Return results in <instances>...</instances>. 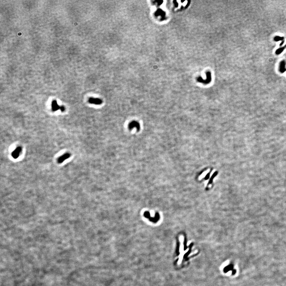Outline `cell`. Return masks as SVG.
Masks as SVG:
<instances>
[{
  "instance_id": "cell-1",
  "label": "cell",
  "mask_w": 286,
  "mask_h": 286,
  "mask_svg": "<svg viewBox=\"0 0 286 286\" xmlns=\"http://www.w3.org/2000/svg\"><path fill=\"white\" fill-rule=\"evenodd\" d=\"M22 150V148L21 147H17L12 153V156L13 158L14 159H16L18 158L20 156V154L21 153Z\"/></svg>"
},
{
  "instance_id": "cell-2",
  "label": "cell",
  "mask_w": 286,
  "mask_h": 286,
  "mask_svg": "<svg viewBox=\"0 0 286 286\" xmlns=\"http://www.w3.org/2000/svg\"><path fill=\"white\" fill-rule=\"evenodd\" d=\"M128 127L130 130L133 128H136L137 130H139L140 128V124L138 122L133 121L129 124Z\"/></svg>"
},
{
  "instance_id": "cell-3",
  "label": "cell",
  "mask_w": 286,
  "mask_h": 286,
  "mask_svg": "<svg viewBox=\"0 0 286 286\" xmlns=\"http://www.w3.org/2000/svg\"><path fill=\"white\" fill-rule=\"evenodd\" d=\"M88 102L90 103L96 105H101L103 103L102 100L100 99L92 98L89 99Z\"/></svg>"
},
{
  "instance_id": "cell-4",
  "label": "cell",
  "mask_w": 286,
  "mask_h": 286,
  "mask_svg": "<svg viewBox=\"0 0 286 286\" xmlns=\"http://www.w3.org/2000/svg\"><path fill=\"white\" fill-rule=\"evenodd\" d=\"M144 216L145 217L148 218L150 220H151V221L153 222H155L157 221V220L158 219V215L157 213L155 215V217H151L150 213L148 211H146L144 213Z\"/></svg>"
},
{
  "instance_id": "cell-5",
  "label": "cell",
  "mask_w": 286,
  "mask_h": 286,
  "mask_svg": "<svg viewBox=\"0 0 286 286\" xmlns=\"http://www.w3.org/2000/svg\"><path fill=\"white\" fill-rule=\"evenodd\" d=\"M71 154L69 153H66V154H64V155H62V156L59 157L57 160V162L59 163H62V162L69 158Z\"/></svg>"
},
{
  "instance_id": "cell-6",
  "label": "cell",
  "mask_w": 286,
  "mask_h": 286,
  "mask_svg": "<svg viewBox=\"0 0 286 286\" xmlns=\"http://www.w3.org/2000/svg\"><path fill=\"white\" fill-rule=\"evenodd\" d=\"M285 65H286V62L285 61H282L280 62V64H279V71L281 73H284L285 71H286V69L285 68Z\"/></svg>"
},
{
  "instance_id": "cell-7",
  "label": "cell",
  "mask_w": 286,
  "mask_h": 286,
  "mask_svg": "<svg viewBox=\"0 0 286 286\" xmlns=\"http://www.w3.org/2000/svg\"><path fill=\"white\" fill-rule=\"evenodd\" d=\"M51 106H52V109L54 112H55V111H58V110L60 109V107H61L58 104L57 101H56V100H53L52 101Z\"/></svg>"
},
{
  "instance_id": "cell-8",
  "label": "cell",
  "mask_w": 286,
  "mask_h": 286,
  "mask_svg": "<svg viewBox=\"0 0 286 286\" xmlns=\"http://www.w3.org/2000/svg\"><path fill=\"white\" fill-rule=\"evenodd\" d=\"M285 47H282L279 48V49H278L275 51V54L277 55H279L284 51V50H285Z\"/></svg>"
},
{
  "instance_id": "cell-9",
  "label": "cell",
  "mask_w": 286,
  "mask_h": 286,
  "mask_svg": "<svg viewBox=\"0 0 286 286\" xmlns=\"http://www.w3.org/2000/svg\"><path fill=\"white\" fill-rule=\"evenodd\" d=\"M283 39V37L279 36H275L274 38V40L275 41V42H279V41H282Z\"/></svg>"
},
{
  "instance_id": "cell-10",
  "label": "cell",
  "mask_w": 286,
  "mask_h": 286,
  "mask_svg": "<svg viewBox=\"0 0 286 286\" xmlns=\"http://www.w3.org/2000/svg\"><path fill=\"white\" fill-rule=\"evenodd\" d=\"M60 109L61 110V111L62 112H64L65 110V107H64V106H61V107H60Z\"/></svg>"
},
{
  "instance_id": "cell-11",
  "label": "cell",
  "mask_w": 286,
  "mask_h": 286,
  "mask_svg": "<svg viewBox=\"0 0 286 286\" xmlns=\"http://www.w3.org/2000/svg\"><path fill=\"white\" fill-rule=\"evenodd\" d=\"M284 41H282V42H281V43L280 44V46H282V45L284 44Z\"/></svg>"
},
{
  "instance_id": "cell-12",
  "label": "cell",
  "mask_w": 286,
  "mask_h": 286,
  "mask_svg": "<svg viewBox=\"0 0 286 286\" xmlns=\"http://www.w3.org/2000/svg\"><path fill=\"white\" fill-rule=\"evenodd\" d=\"M285 48L286 47V45H285Z\"/></svg>"
}]
</instances>
